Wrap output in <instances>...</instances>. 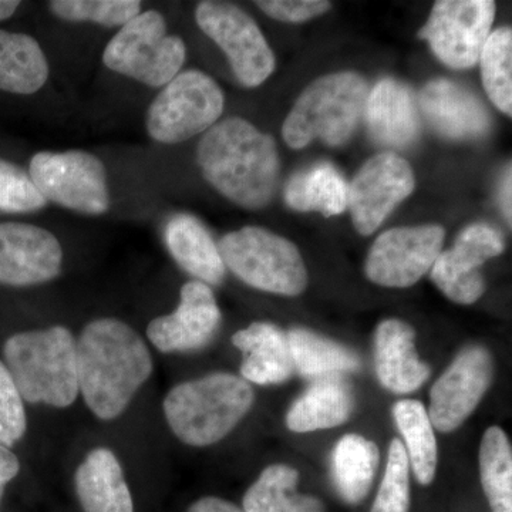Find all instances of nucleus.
<instances>
[{
  "mask_svg": "<svg viewBox=\"0 0 512 512\" xmlns=\"http://www.w3.org/2000/svg\"><path fill=\"white\" fill-rule=\"evenodd\" d=\"M379 448L359 434H348L338 441L332 453V480L345 503L357 505L365 501L377 468Z\"/></svg>",
  "mask_w": 512,
  "mask_h": 512,
  "instance_id": "25",
  "label": "nucleus"
},
{
  "mask_svg": "<svg viewBox=\"0 0 512 512\" xmlns=\"http://www.w3.org/2000/svg\"><path fill=\"white\" fill-rule=\"evenodd\" d=\"M511 165L507 168V171H505L504 178H503V185H501V207H503L505 218H507L508 224L511 225Z\"/></svg>",
  "mask_w": 512,
  "mask_h": 512,
  "instance_id": "40",
  "label": "nucleus"
},
{
  "mask_svg": "<svg viewBox=\"0 0 512 512\" xmlns=\"http://www.w3.org/2000/svg\"><path fill=\"white\" fill-rule=\"evenodd\" d=\"M365 116L370 136L382 146L404 148L420 133L419 106L412 90L383 79L367 96Z\"/></svg>",
  "mask_w": 512,
  "mask_h": 512,
  "instance_id": "20",
  "label": "nucleus"
},
{
  "mask_svg": "<svg viewBox=\"0 0 512 512\" xmlns=\"http://www.w3.org/2000/svg\"><path fill=\"white\" fill-rule=\"evenodd\" d=\"M164 239L174 261L185 272L208 286L222 284L227 268L218 245L198 218L175 214L165 225Z\"/></svg>",
  "mask_w": 512,
  "mask_h": 512,
  "instance_id": "23",
  "label": "nucleus"
},
{
  "mask_svg": "<svg viewBox=\"0 0 512 512\" xmlns=\"http://www.w3.org/2000/svg\"><path fill=\"white\" fill-rule=\"evenodd\" d=\"M414 188V173L404 158L393 153L370 158L349 185L348 208L356 231L373 234Z\"/></svg>",
  "mask_w": 512,
  "mask_h": 512,
  "instance_id": "13",
  "label": "nucleus"
},
{
  "mask_svg": "<svg viewBox=\"0 0 512 512\" xmlns=\"http://www.w3.org/2000/svg\"><path fill=\"white\" fill-rule=\"evenodd\" d=\"M53 15L67 22H92L116 28L124 26L141 13L138 0H53Z\"/></svg>",
  "mask_w": 512,
  "mask_h": 512,
  "instance_id": "33",
  "label": "nucleus"
},
{
  "mask_svg": "<svg viewBox=\"0 0 512 512\" xmlns=\"http://www.w3.org/2000/svg\"><path fill=\"white\" fill-rule=\"evenodd\" d=\"M293 366L302 376L323 377L355 372L362 366L357 353L308 329L296 328L286 333Z\"/></svg>",
  "mask_w": 512,
  "mask_h": 512,
  "instance_id": "29",
  "label": "nucleus"
},
{
  "mask_svg": "<svg viewBox=\"0 0 512 512\" xmlns=\"http://www.w3.org/2000/svg\"><path fill=\"white\" fill-rule=\"evenodd\" d=\"M218 249L225 268L259 291L298 296L308 286L301 252L288 239L268 229L244 227L229 232Z\"/></svg>",
  "mask_w": 512,
  "mask_h": 512,
  "instance_id": "6",
  "label": "nucleus"
},
{
  "mask_svg": "<svg viewBox=\"0 0 512 512\" xmlns=\"http://www.w3.org/2000/svg\"><path fill=\"white\" fill-rule=\"evenodd\" d=\"M195 20L202 32L224 50L242 86H261L274 73V52L244 10L232 3L207 0L198 3Z\"/></svg>",
  "mask_w": 512,
  "mask_h": 512,
  "instance_id": "10",
  "label": "nucleus"
},
{
  "mask_svg": "<svg viewBox=\"0 0 512 512\" xmlns=\"http://www.w3.org/2000/svg\"><path fill=\"white\" fill-rule=\"evenodd\" d=\"M224 106V93L208 74L178 73L148 107V134L158 143H183L215 126Z\"/></svg>",
  "mask_w": 512,
  "mask_h": 512,
  "instance_id": "8",
  "label": "nucleus"
},
{
  "mask_svg": "<svg viewBox=\"0 0 512 512\" xmlns=\"http://www.w3.org/2000/svg\"><path fill=\"white\" fill-rule=\"evenodd\" d=\"M503 235L485 224L470 225L460 232L453 249L441 252L430 269L431 281L444 295L460 305H471L483 296L480 268L504 252Z\"/></svg>",
  "mask_w": 512,
  "mask_h": 512,
  "instance_id": "15",
  "label": "nucleus"
},
{
  "mask_svg": "<svg viewBox=\"0 0 512 512\" xmlns=\"http://www.w3.org/2000/svg\"><path fill=\"white\" fill-rule=\"evenodd\" d=\"M349 185L333 165L320 163L293 175L285 188L292 210L335 217L348 210Z\"/></svg>",
  "mask_w": 512,
  "mask_h": 512,
  "instance_id": "27",
  "label": "nucleus"
},
{
  "mask_svg": "<svg viewBox=\"0 0 512 512\" xmlns=\"http://www.w3.org/2000/svg\"><path fill=\"white\" fill-rule=\"evenodd\" d=\"M355 404V393L345 379L323 376L292 404L286 426L293 433L333 429L350 419Z\"/></svg>",
  "mask_w": 512,
  "mask_h": 512,
  "instance_id": "24",
  "label": "nucleus"
},
{
  "mask_svg": "<svg viewBox=\"0 0 512 512\" xmlns=\"http://www.w3.org/2000/svg\"><path fill=\"white\" fill-rule=\"evenodd\" d=\"M83 512H134L133 497L119 458L107 447L93 448L74 474Z\"/></svg>",
  "mask_w": 512,
  "mask_h": 512,
  "instance_id": "21",
  "label": "nucleus"
},
{
  "mask_svg": "<svg viewBox=\"0 0 512 512\" xmlns=\"http://www.w3.org/2000/svg\"><path fill=\"white\" fill-rule=\"evenodd\" d=\"M19 6L20 2H15V0H0V22L12 18Z\"/></svg>",
  "mask_w": 512,
  "mask_h": 512,
  "instance_id": "41",
  "label": "nucleus"
},
{
  "mask_svg": "<svg viewBox=\"0 0 512 512\" xmlns=\"http://www.w3.org/2000/svg\"><path fill=\"white\" fill-rule=\"evenodd\" d=\"M187 47L167 33L164 16L146 10L121 26L103 52V63L113 72L150 87H164L183 69Z\"/></svg>",
  "mask_w": 512,
  "mask_h": 512,
  "instance_id": "7",
  "label": "nucleus"
},
{
  "mask_svg": "<svg viewBox=\"0 0 512 512\" xmlns=\"http://www.w3.org/2000/svg\"><path fill=\"white\" fill-rule=\"evenodd\" d=\"M49 79V63L35 37L0 30V90L35 94Z\"/></svg>",
  "mask_w": 512,
  "mask_h": 512,
  "instance_id": "26",
  "label": "nucleus"
},
{
  "mask_svg": "<svg viewBox=\"0 0 512 512\" xmlns=\"http://www.w3.org/2000/svg\"><path fill=\"white\" fill-rule=\"evenodd\" d=\"M369 87L360 74L342 72L319 77L299 96L286 117L282 136L295 150L320 140L342 146L365 114Z\"/></svg>",
  "mask_w": 512,
  "mask_h": 512,
  "instance_id": "5",
  "label": "nucleus"
},
{
  "mask_svg": "<svg viewBox=\"0 0 512 512\" xmlns=\"http://www.w3.org/2000/svg\"><path fill=\"white\" fill-rule=\"evenodd\" d=\"M63 249L45 228L22 222L0 224V285L26 288L62 274Z\"/></svg>",
  "mask_w": 512,
  "mask_h": 512,
  "instance_id": "16",
  "label": "nucleus"
},
{
  "mask_svg": "<svg viewBox=\"0 0 512 512\" xmlns=\"http://www.w3.org/2000/svg\"><path fill=\"white\" fill-rule=\"evenodd\" d=\"M197 163L205 180L238 207L261 210L274 198L281 170L275 140L241 117L205 131Z\"/></svg>",
  "mask_w": 512,
  "mask_h": 512,
  "instance_id": "2",
  "label": "nucleus"
},
{
  "mask_svg": "<svg viewBox=\"0 0 512 512\" xmlns=\"http://www.w3.org/2000/svg\"><path fill=\"white\" fill-rule=\"evenodd\" d=\"M29 174L47 202L84 215L109 211L106 167L92 153L40 151L30 160Z\"/></svg>",
  "mask_w": 512,
  "mask_h": 512,
  "instance_id": "9",
  "label": "nucleus"
},
{
  "mask_svg": "<svg viewBox=\"0 0 512 512\" xmlns=\"http://www.w3.org/2000/svg\"><path fill=\"white\" fill-rule=\"evenodd\" d=\"M416 333L409 323L387 319L375 335L376 373L380 383L396 394L416 392L430 377V367L417 355Z\"/></svg>",
  "mask_w": 512,
  "mask_h": 512,
  "instance_id": "19",
  "label": "nucleus"
},
{
  "mask_svg": "<svg viewBox=\"0 0 512 512\" xmlns=\"http://www.w3.org/2000/svg\"><path fill=\"white\" fill-rule=\"evenodd\" d=\"M76 352L79 392L90 412L103 421L119 419L153 375L147 343L120 319L87 323L76 339Z\"/></svg>",
  "mask_w": 512,
  "mask_h": 512,
  "instance_id": "1",
  "label": "nucleus"
},
{
  "mask_svg": "<svg viewBox=\"0 0 512 512\" xmlns=\"http://www.w3.org/2000/svg\"><path fill=\"white\" fill-rule=\"evenodd\" d=\"M410 464L402 440L393 439L386 471L370 512H409Z\"/></svg>",
  "mask_w": 512,
  "mask_h": 512,
  "instance_id": "34",
  "label": "nucleus"
},
{
  "mask_svg": "<svg viewBox=\"0 0 512 512\" xmlns=\"http://www.w3.org/2000/svg\"><path fill=\"white\" fill-rule=\"evenodd\" d=\"M221 318L210 286L200 281L187 282L181 288L177 309L148 323L147 338L163 353L200 350L217 335Z\"/></svg>",
  "mask_w": 512,
  "mask_h": 512,
  "instance_id": "17",
  "label": "nucleus"
},
{
  "mask_svg": "<svg viewBox=\"0 0 512 512\" xmlns=\"http://www.w3.org/2000/svg\"><path fill=\"white\" fill-rule=\"evenodd\" d=\"M254 403V389L247 380L218 372L174 386L164 397L163 412L181 443L208 447L224 440Z\"/></svg>",
  "mask_w": 512,
  "mask_h": 512,
  "instance_id": "3",
  "label": "nucleus"
},
{
  "mask_svg": "<svg viewBox=\"0 0 512 512\" xmlns=\"http://www.w3.org/2000/svg\"><path fill=\"white\" fill-rule=\"evenodd\" d=\"M481 77L494 106L512 116V32L494 30L480 53Z\"/></svg>",
  "mask_w": 512,
  "mask_h": 512,
  "instance_id": "32",
  "label": "nucleus"
},
{
  "mask_svg": "<svg viewBox=\"0 0 512 512\" xmlns=\"http://www.w3.org/2000/svg\"><path fill=\"white\" fill-rule=\"evenodd\" d=\"M299 473L286 464H272L248 488L242 501L245 512H326L325 504L313 495L296 491Z\"/></svg>",
  "mask_w": 512,
  "mask_h": 512,
  "instance_id": "28",
  "label": "nucleus"
},
{
  "mask_svg": "<svg viewBox=\"0 0 512 512\" xmlns=\"http://www.w3.org/2000/svg\"><path fill=\"white\" fill-rule=\"evenodd\" d=\"M187 512H245L238 505L218 497H204L195 501Z\"/></svg>",
  "mask_w": 512,
  "mask_h": 512,
  "instance_id": "39",
  "label": "nucleus"
},
{
  "mask_svg": "<svg viewBox=\"0 0 512 512\" xmlns=\"http://www.w3.org/2000/svg\"><path fill=\"white\" fill-rule=\"evenodd\" d=\"M25 400L20 396L5 363L0 360V446L15 447L28 430Z\"/></svg>",
  "mask_w": 512,
  "mask_h": 512,
  "instance_id": "36",
  "label": "nucleus"
},
{
  "mask_svg": "<svg viewBox=\"0 0 512 512\" xmlns=\"http://www.w3.org/2000/svg\"><path fill=\"white\" fill-rule=\"evenodd\" d=\"M494 16L491 0H440L419 37L451 69H468L480 59Z\"/></svg>",
  "mask_w": 512,
  "mask_h": 512,
  "instance_id": "11",
  "label": "nucleus"
},
{
  "mask_svg": "<svg viewBox=\"0 0 512 512\" xmlns=\"http://www.w3.org/2000/svg\"><path fill=\"white\" fill-rule=\"evenodd\" d=\"M446 231L440 225L393 228L383 232L370 248L366 275L386 288L416 285L441 254Z\"/></svg>",
  "mask_w": 512,
  "mask_h": 512,
  "instance_id": "12",
  "label": "nucleus"
},
{
  "mask_svg": "<svg viewBox=\"0 0 512 512\" xmlns=\"http://www.w3.org/2000/svg\"><path fill=\"white\" fill-rule=\"evenodd\" d=\"M417 106L437 133L453 140H473L490 130V114L483 103L450 80L427 84L421 90Z\"/></svg>",
  "mask_w": 512,
  "mask_h": 512,
  "instance_id": "18",
  "label": "nucleus"
},
{
  "mask_svg": "<svg viewBox=\"0 0 512 512\" xmlns=\"http://www.w3.org/2000/svg\"><path fill=\"white\" fill-rule=\"evenodd\" d=\"M232 345L244 355L241 376L248 383L281 384L295 372L288 336L274 323L255 322L238 330Z\"/></svg>",
  "mask_w": 512,
  "mask_h": 512,
  "instance_id": "22",
  "label": "nucleus"
},
{
  "mask_svg": "<svg viewBox=\"0 0 512 512\" xmlns=\"http://www.w3.org/2000/svg\"><path fill=\"white\" fill-rule=\"evenodd\" d=\"M3 359L25 402L66 409L79 397L76 338L66 326L15 333Z\"/></svg>",
  "mask_w": 512,
  "mask_h": 512,
  "instance_id": "4",
  "label": "nucleus"
},
{
  "mask_svg": "<svg viewBox=\"0 0 512 512\" xmlns=\"http://www.w3.org/2000/svg\"><path fill=\"white\" fill-rule=\"evenodd\" d=\"M394 421L406 443L407 458L421 485L433 483L437 470V441L426 407L419 400H400L393 407Z\"/></svg>",
  "mask_w": 512,
  "mask_h": 512,
  "instance_id": "30",
  "label": "nucleus"
},
{
  "mask_svg": "<svg viewBox=\"0 0 512 512\" xmlns=\"http://www.w3.org/2000/svg\"><path fill=\"white\" fill-rule=\"evenodd\" d=\"M256 6L276 20L301 23L323 15L332 5L325 0H259Z\"/></svg>",
  "mask_w": 512,
  "mask_h": 512,
  "instance_id": "37",
  "label": "nucleus"
},
{
  "mask_svg": "<svg viewBox=\"0 0 512 512\" xmlns=\"http://www.w3.org/2000/svg\"><path fill=\"white\" fill-rule=\"evenodd\" d=\"M494 379V360L483 346H470L454 359L430 392L433 429L451 433L473 414Z\"/></svg>",
  "mask_w": 512,
  "mask_h": 512,
  "instance_id": "14",
  "label": "nucleus"
},
{
  "mask_svg": "<svg viewBox=\"0 0 512 512\" xmlns=\"http://www.w3.org/2000/svg\"><path fill=\"white\" fill-rule=\"evenodd\" d=\"M480 474L491 510L512 512V448L500 427H490L481 440Z\"/></svg>",
  "mask_w": 512,
  "mask_h": 512,
  "instance_id": "31",
  "label": "nucleus"
},
{
  "mask_svg": "<svg viewBox=\"0 0 512 512\" xmlns=\"http://www.w3.org/2000/svg\"><path fill=\"white\" fill-rule=\"evenodd\" d=\"M20 461L10 448L0 446V503L5 494L6 485L18 477Z\"/></svg>",
  "mask_w": 512,
  "mask_h": 512,
  "instance_id": "38",
  "label": "nucleus"
},
{
  "mask_svg": "<svg viewBox=\"0 0 512 512\" xmlns=\"http://www.w3.org/2000/svg\"><path fill=\"white\" fill-rule=\"evenodd\" d=\"M46 204L28 171L0 158V211L30 214L43 210Z\"/></svg>",
  "mask_w": 512,
  "mask_h": 512,
  "instance_id": "35",
  "label": "nucleus"
}]
</instances>
